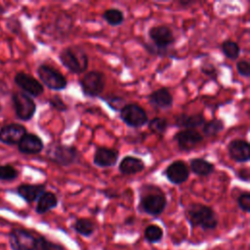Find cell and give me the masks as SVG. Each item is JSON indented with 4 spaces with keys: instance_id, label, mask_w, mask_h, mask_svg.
<instances>
[{
    "instance_id": "17",
    "label": "cell",
    "mask_w": 250,
    "mask_h": 250,
    "mask_svg": "<svg viewBox=\"0 0 250 250\" xmlns=\"http://www.w3.org/2000/svg\"><path fill=\"white\" fill-rule=\"evenodd\" d=\"M119 152L114 148H108L105 146H99L96 148L93 163L101 168L113 167L117 163Z\"/></svg>"
},
{
    "instance_id": "4",
    "label": "cell",
    "mask_w": 250,
    "mask_h": 250,
    "mask_svg": "<svg viewBox=\"0 0 250 250\" xmlns=\"http://www.w3.org/2000/svg\"><path fill=\"white\" fill-rule=\"evenodd\" d=\"M61 63L70 72L75 74L83 73L89 65L88 55L80 46H68L59 54Z\"/></svg>"
},
{
    "instance_id": "10",
    "label": "cell",
    "mask_w": 250,
    "mask_h": 250,
    "mask_svg": "<svg viewBox=\"0 0 250 250\" xmlns=\"http://www.w3.org/2000/svg\"><path fill=\"white\" fill-rule=\"evenodd\" d=\"M9 244L12 250H34L36 236L24 229H13L9 233Z\"/></svg>"
},
{
    "instance_id": "27",
    "label": "cell",
    "mask_w": 250,
    "mask_h": 250,
    "mask_svg": "<svg viewBox=\"0 0 250 250\" xmlns=\"http://www.w3.org/2000/svg\"><path fill=\"white\" fill-rule=\"evenodd\" d=\"M103 19L111 26H117L124 21V14L121 10L116 8H110L104 12Z\"/></svg>"
},
{
    "instance_id": "3",
    "label": "cell",
    "mask_w": 250,
    "mask_h": 250,
    "mask_svg": "<svg viewBox=\"0 0 250 250\" xmlns=\"http://www.w3.org/2000/svg\"><path fill=\"white\" fill-rule=\"evenodd\" d=\"M148 37L152 44H145V48L152 55L165 56L168 52V48L175 42L172 29L164 24L152 26L148 30Z\"/></svg>"
},
{
    "instance_id": "7",
    "label": "cell",
    "mask_w": 250,
    "mask_h": 250,
    "mask_svg": "<svg viewBox=\"0 0 250 250\" xmlns=\"http://www.w3.org/2000/svg\"><path fill=\"white\" fill-rule=\"evenodd\" d=\"M37 76L41 84L54 91H62L66 88L67 80L62 73L51 65L42 63L37 67Z\"/></svg>"
},
{
    "instance_id": "37",
    "label": "cell",
    "mask_w": 250,
    "mask_h": 250,
    "mask_svg": "<svg viewBox=\"0 0 250 250\" xmlns=\"http://www.w3.org/2000/svg\"><path fill=\"white\" fill-rule=\"evenodd\" d=\"M237 177L240 181H243V182H249V179H250V172H249V168L247 167H244V168H241L238 170L237 172Z\"/></svg>"
},
{
    "instance_id": "40",
    "label": "cell",
    "mask_w": 250,
    "mask_h": 250,
    "mask_svg": "<svg viewBox=\"0 0 250 250\" xmlns=\"http://www.w3.org/2000/svg\"><path fill=\"white\" fill-rule=\"evenodd\" d=\"M134 222H135V218L131 216V217H128L127 219H125L124 224H125L126 226H132V225H134Z\"/></svg>"
},
{
    "instance_id": "8",
    "label": "cell",
    "mask_w": 250,
    "mask_h": 250,
    "mask_svg": "<svg viewBox=\"0 0 250 250\" xmlns=\"http://www.w3.org/2000/svg\"><path fill=\"white\" fill-rule=\"evenodd\" d=\"M79 85L85 97H100L105 86V76L101 71L91 70L79 80Z\"/></svg>"
},
{
    "instance_id": "28",
    "label": "cell",
    "mask_w": 250,
    "mask_h": 250,
    "mask_svg": "<svg viewBox=\"0 0 250 250\" xmlns=\"http://www.w3.org/2000/svg\"><path fill=\"white\" fill-rule=\"evenodd\" d=\"M34 250H65V248L63 245L49 240L43 235H38L36 236V244Z\"/></svg>"
},
{
    "instance_id": "23",
    "label": "cell",
    "mask_w": 250,
    "mask_h": 250,
    "mask_svg": "<svg viewBox=\"0 0 250 250\" xmlns=\"http://www.w3.org/2000/svg\"><path fill=\"white\" fill-rule=\"evenodd\" d=\"M71 229L80 236L89 238L96 231V224L91 219L78 218L71 225Z\"/></svg>"
},
{
    "instance_id": "25",
    "label": "cell",
    "mask_w": 250,
    "mask_h": 250,
    "mask_svg": "<svg viewBox=\"0 0 250 250\" xmlns=\"http://www.w3.org/2000/svg\"><path fill=\"white\" fill-rule=\"evenodd\" d=\"M163 235H164L163 229L158 225H154V224L148 225L147 227H146L144 230V237L146 241L149 244L159 243L162 240Z\"/></svg>"
},
{
    "instance_id": "12",
    "label": "cell",
    "mask_w": 250,
    "mask_h": 250,
    "mask_svg": "<svg viewBox=\"0 0 250 250\" xmlns=\"http://www.w3.org/2000/svg\"><path fill=\"white\" fill-rule=\"evenodd\" d=\"M178 147L182 151H190L195 148L203 140L202 135L193 129H184L174 136Z\"/></svg>"
},
{
    "instance_id": "16",
    "label": "cell",
    "mask_w": 250,
    "mask_h": 250,
    "mask_svg": "<svg viewBox=\"0 0 250 250\" xmlns=\"http://www.w3.org/2000/svg\"><path fill=\"white\" fill-rule=\"evenodd\" d=\"M17 146L21 153L27 155L38 154L44 148V143L42 139L33 133H26Z\"/></svg>"
},
{
    "instance_id": "18",
    "label": "cell",
    "mask_w": 250,
    "mask_h": 250,
    "mask_svg": "<svg viewBox=\"0 0 250 250\" xmlns=\"http://www.w3.org/2000/svg\"><path fill=\"white\" fill-rule=\"evenodd\" d=\"M46 191V186L42 184H21L16 188V193L26 203L30 204Z\"/></svg>"
},
{
    "instance_id": "35",
    "label": "cell",
    "mask_w": 250,
    "mask_h": 250,
    "mask_svg": "<svg viewBox=\"0 0 250 250\" xmlns=\"http://www.w3.org/2000/svg\"><path fill=\"white\" fill-rule=\"evenodd\" d=\"M236 69L238 73L245 78L250 76V63L247 60H240L236 62Z\"/></svg>"
},
{
    "instance_id": "38",
    "label": "cell",
    "mask_w": 250,
    "mask_h": 250,
    "mask_svg": "<svg viewBox=\"0 0 250 250\" xmlns=\"http://www.w3.org/2000/svg\"><path fill=\"white\" fill-rule=\"evenodd\" d=\"M102 193L104 194V196L108 197V198H114L117 196V193L111 189H107V190H102Z\"/></svg>"
},
{
    "instance_id": "33",
    "label": "cell",
    "mask_w": 250,
    "mask_h": 250,
    "mask_svg": "<svg viewBox=\"0 0 250 250\" xmlns=\"http://www.w3.org/2000/svg\"><path fill=\"white\" fill-rule=\"evenodd\" d=\"M48 103L51 105V107H53L54 109H56L58 111H66L67 110V105L64 104V102L59 95L52 96L49 99Z\"/></svg>"
},
{
    "instance_id": "26",
    "label": "cell",
    "mask_w": 250,
    "mask_h": 250,
    "mask_svg": "<svg viewBox=\"0 0 250 250\" xmlns=\"http://www.w3.org/2000/svg\"><path fill=\"white\" fill-rule=\"evenodd\" d=\"M225 129V123L222 119L213 118L205 122L202 126V133L206 137H215Z\"/></svg>"
},
{
    "instance_id": "15",
    "label": "cell",
    "mask_w": 250,
    "mask_h": 250,
    "mask_svg": "<svg viewBox=\"0 0 250 250\" xmlns=\"http://www.w3.org/2000/svg\"><path fill=\"white\" fill-rule=\"evenodd\" d=\"M229 157L238 163H244L250 159V145L242 139L231 140L228 145Z\"/></svg>"
},
{
    "instance_id": "34",
    "label": "cell",
    "mask_w": 250,
    "mask_h": 250,
    "mask_svg": "<svg viewBox=\"0 0 250 250\" xmlns=\"http://www.w3.org/2000/svg\"><path fill=\"white\" fill-rule=\"evenodd\" d=\"M105 102L111 109L118 110V111H120V109L126 104L125 100L121 97H118V96L107 98V99H105Z\"/></svg>"
},
{
    "instance_id": "20",
    "label": "cell",
    "mask_w": 250,
    "mask_h": 250,
    "mask_svg": "<svg viewBox=\"0 0 250 250\" xmlns=\"http://www.w3.org/2000/svg\"><path fill=\"white\" fill-rule=\"evenodd\" d=\"M145 169V162L138 157L127 155L118 165V170L123 175H135Z\"/></svg>"
},
{
    "instance_id": "9",
    "label": "cell",
    "mask_w": 250,
    "mask_h": 250,
    "mask_svg": "<svg viewBox=\"0 0 250 250\" xmlns=\"http://www.w3.org/2000/svg\"><path fill=\"white\" fill-rule=\"evenodd\" d=\"M119 116L120 119L131 128H141L148 122L145 108L137 104H125L120 109Z\"/></svg>"
},
{
    "instance_id": "14",
    "label": "cell",
    "mask_w": 250,
    "mask_h": 250,
    "mask_svg": "<svg viewBox=\"0 0 250 250\" xmlns=\"http://www.w3.org/2000/svg\"><path fill=\"white\" fill-rule=\"evenodd\" d=\"M163 174L171 184L182 185L188 181L189 177V169L185 161L175 160L166 167Z\"/></svg>"
},
{
    "instance_id": "19",
    "label": "cell",
    "mask_w": 250,
    "mask_h": 250,
    "mask_svg": "<svg viewBox=\"0 0 250 250\" xmlns=\"http://www.w3.org/2000/svg\"><path fill=\"white\" fill-rule=\"evenodd\" d=\"M148 103L157 109H167L173 105V97L167 88H159L148 96Z\"/></svg>"
},
{
    "instance_id": "21",
    "label": "cell",
    "mask_w": 250,
    "mask_h": 250,
    "mask_svg": "<svg viewBox=\"0 0 250 250\" xmlns=\"http://www.w3.org/2000/svg\"><path fill=\"white\" fill-rule=\"evenodd\" d=\"M59 204L58 196L52 192L46 190L41 196L37 199V203L35 206V212L38 215H44L49 211L55 209Z\"/></svg>"
},
{
    "instance_id": "22",
    "label": "cell",
    "mask_w": 250,
    "mask_h": 250,
    "mask_svg": "<svg viewBox=\"0 0 250 250\" xmlns=\"http://www.w3.org/2000/svg\"><path fill=\"white\" fill-rule=\"evenodd\" d=\"M205 118L202 114H186L182 113L180 114L176 120H175V126L184 128V129H193L198 128L200 126H203L205 123Z\"/></svg>"
},
{
    "instance_id": "1",
    "label": "cell",
    "mask_w": 250,
    "mask_h": 250,
    "mask_svg": "<svg viewBox=\"0 0 250 250\" xmlns=\"http://www.w3.org/2000/svg\"><path fill=\"white\" fill-rule=\"evenodd\" d=\"M167 197L164 191L155 185H144L140 188L138 211L140 213L159 217L167 206Z\"/></svg>"
},
{
    "instance_id": "13",
    "label": "cell",
    "mask_w": 250,
    "mask_h": 250,
    "mask_svg": "<svg viewBox=\"0 0 250 250\" xmlns=\"http://www.w3.org/2000/svg\"><path fill=\"white\" fill-rule=\"evenodd\" d=\"M27 133L26 128L20 123H9L0 128V143L6 146H15Z\"/></svg>"
},
{
    "instance_id": "39",
    "label": "cell",
    "mask_w": 250,
    "mask_h": 250,
    "mask_svg": "<svg viewBox=\"0 0 250 250\" xmlns=\"http://www.w3.org/2000/svg\"><path fill=\"white\" fill-rule=\"evenodd\" d=\"M194 3H195V1H193V0H180L179 1V4L185 8L189 7V6L193 5Z\"/></svg>"
},
{
    "instance_id": "11",
    "label": "cell",
    "mask_w": 250,
    "mask_h": 250,
    "mask_svg": "<svg viewBox=\"0 0 250 250\" xmlns=\"http://www.w3.org/2000/svg\"><path fill=\"white\" fill-rule=\"evenodd\" d=\"M15 84L22 90V92L29 97H39L44 93V86L41 82L32 75L23 71H19L14 76Z\"/></svg>"
},
{
    "instance_id": "30",
    "label": "cell",
    "mask_w": 250,
    "mask_h": 250,
    "mask_svg": "<svg viewBox=\"0 0 250 250\" xmlns=\"http://www.w3.org/2000/svg\"><path fill=\"white\" fill-rule=\"evenodd\" d=\"M148 129L150 132L158 135L165 134L167 128H168V121L164 117H153L148 122Z\"/></svg>"
},
{
    "instance_id": "29",
    "label": "cell",
    "mask_w": 250,
    "mask_h": 250,
    "mask_svg": "<svg viewBox=\"0 0 250 250\" xmlns=\"http://www.w3.org/2000/svg\"><path fill=\"white\" fill-rule=\"evenodd\" d=\"M222 52L229 60H236L240 55V48L238 44L231 40H225L222 43Z\"/></svg>"
},
{
    "instance_id": "31",
    "label": "cell",
    "mask_w": 250,
    "mask_h": 250,
    "mask_svg": "<svg viewBox=\"0 0 250 250\" xmlns=\"http://www.w3.org/2000/svg\"><path fill=\"white\" fill-rule=\"evenodd\" d=\"M20 173L11 164L0 165V181L3 182H13L19 177Z\"/></svg>"
},
{
    "instance_id": "41",
    "label": "cell",
    "mask_w": 250,
    "mask_h": 250,
    "mask_svg": "<svg viewBox=\"0 0 250 250\" xmlns=\"http://www.w3.org/2000/svg\"><path fill=\"white\" fill-rule=\"evenodd\" d=\"M6 13V9H5V7L0 3V17L3 15V14H5Z\"/></svg>"
},
{
    "instance_id": "2",
    "label": "cell",
    "mask_w": 250,
    "mask_h": 250,
    "mask_svg": "<svg viewBox=\"0 0 250 250\" xmlns=\"http://www.w3.org/2000/svg\"><path fill=\"white\" fill-rule=\"evenodd\" d=\"M185 218L188 225L194 229L213 230L219 225V218L214 209L203 203H190L185 209Z\"/></svg>"
},
{
    "instance_id": "32",
    "label": "cell",
    "mask_w": 250,
    "mask_h": 250,
    "mask_svg": "<svg viewBox=\"0 0 250 250\" xmlns=\"http://www.w3.org/2000/svg\"><path fill=\"white\" fill-rule=\"evenodd\" d=\"M237 205L239 209L244 213L250 212V192L243 191L237 197Z\"/></svg>"
},
{
    "instance_id": "5",
    "label": "cell",
    "mask_w": 250,
    "mask_h": 250,
    "mask_svg": "<svg viewBox=\"0 0 250 250\" xmlns=\"http://www.w3.org/2000/svg\"><path fill=\"white\" fill-rule=\"evenodd\" d=\"M46 157L57 165L69 166L78 162L79 152L73 146L53 142L46 149Z\"/></svg>"
},
{
    "instance_id": "36",
    "label": "cell",
    "mask_w": 250,
    "mask_h": 250,
    "mask_svg": "<svg viewBox=\"0 0 250 250\" xmlns=\"http://www.w3.org/2000/svg\"><path fill=\"white\" fill-rule=\"evenodd\" d=\"M201 71L211 78L215 79L217 77V69L212 63H203L201 65Z\"/></svg>"
},
{
    "instance_id": "24",
    "label": "cell",
    "mask_w": 250,
    "mask_h": 250,
    "mask_svg": "<svg viewBox=\"0 0 250 250\" xmlns=\"http://www.w3.org/2000/svg\"><path fill=\"white\" fill-rule=\"evenodd\" d=\"M191 172L200 177H207L215 170V165L204 158H192L189 161Z\"/></svg>"
},
{
    "instance_id": "6",
    "label": "cell",
    "mask_w": 250,
    "mask_h": 250,
    "mask_svg": "<svg viewBox=\"0 0 250 250\" xmlns=\"http://www.w3.org/2000/svg\"><path fill=\"white\" fill-rule=\"evenodd\" d=\"M11 102L18 119L29 121L36 112V104L31 97L23 92H14L11 95Z\"/></svg>"
}]
</instances>
